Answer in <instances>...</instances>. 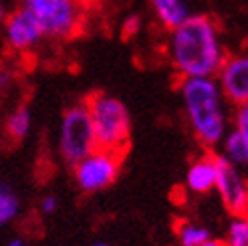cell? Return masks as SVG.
Instances as JSON below:
<instances>
[{"instance_id":"cell-10","label":"cell","mask_w":248,"mask_h":246,"mask_svg":"<svg viewBox=\"0 0 248 246\" xmlns=\"http://www.w3.org/2000/svg\"><path fill=\"white\" fill-rule=\"evenodd\" d=\"M216 182V155H204L188 168L186 186L194 194H208L214 190Z\"/></svg>"},{"instance_id":"cell-5","label":"cell","mask_w":248,"mask_h":246,"mask_svg":"<svg viewBox=\"0 0 248 246\" xmlns=\"http://www.w3.org/2000/svg\"><path fill=\"white\" fill-rule=\"evenodd\" d=\"M97 150L91 117L85 103H75L65 109L59 127V152L67 164L75 166L77 162Z\"/></svg>"},{"instance_id":"cell-3","label":"cell","mask_w":248,"mask_h":246,"mask_svg":"<svg viewBox=\"0 0 248 246\" xmlns=\"http://www.w3.org/2000/svg\"><path fill=\"white\" fill-rule=\"evenodd\" d=\"M85 105L91 117L97 147L123 155L131 135V117L127 107L107 93H93Z\"/></svg>"},{"instance_id":"cell-12","label":"cell","mask_w":248,"mask_h":246,"mask_svg":"<svg viewBox=\"0 0 248 246\" xmlns=\"http://www.w3.org/2000/svg\"><path fill=\"white\" fill-rule=\"evenodd\" d=\"M222 155L226 162H230L232 166H246L248 162V135L240 133L236 129L226 131L224 138H222Z\"/></svg>"},{"instance_id":"cell-17","label":"cell","mask_w":248,"mask_h":246,"mask_svg":"<svg viewBox=\"0 0 248 246\" xmlns=\"http://www.w3.org/2000/svg\"><path fill=\"white\" fill-rule=\"evenodd\" d=\"M234 129L248 135V105L236 107V115H234Z\"/></svg>"},{"instance_id":"cell-1","label":"cell","mask_w":248,"mask_h":246,"mask_svg":"<svg viewBox=\"0 0 248 246\" xmlns=\"http://www.w3.org/2000/svg\"><path fill=\"white\" fill-rule=\"evenodd\" d=\"M168 57L184 79H214L228 55L216 22L204 15H190L170 31Z\"/></svg>"},{"instance_id":"cell-22","label":"cell","mask_w":248,"mask_h":246,"mask_svg":"<svg viewBox=\"0 0 248 246\" xmlns=\"http://www.w3.org/2000/svg\"><path fill=\"white\" fill-rule=\"evenodd\" d=\"M6 246H24V240H22V238H12Z\"/></svg>"},{"instance_id":"cell-23","label":"cell","mask_w":248,"mask_h":246,"mask_svg":"<svg viewBox=\"0 0 248 246\" xmlns=\"http://www.w3.org/2000/svg\"><path fill=\"white\" fill-rule=\"evenodd\" d=\"M93 246H107V244H103V242H97V244H93Z\"/></svg>"},{"instance_id":"cell-19","label":"cell","mask_w":248,"mask_h":246,"mask_svg":"<svg viewBox=\"0 0 248 246\" xmlns=\"http://www.w3.org/2000/svg\"><path fill=\"white\" fill-rule=\"evenodd\" d=\"M140 31V18L138 16H129L127 20H125V27H123V32H125L127 36L129 34H135Z\"/></svg>"},{"instance_id":"cell-11","label":"cell","mask_w":248,"mask_h":246,"mask_svg":"<svg viewBox=\"0 0 248 246\" xmlns=\"http://www.w3.org/2000/svg\"><path fill=\"white\" fill-rule=\"evenodd\" d=\"M152 10L159 24H164L168 31L180 27L190 16L188 0H152Z\"/></svg>"},{"instance_id":"cell-8","label":"cell","mask_w":248,"mask_h":246,"mask_svg":"<svg viewBox=\"0 0 248 246\" xmlns=\"http://www.w3.org/2000/svg\"><path fill=\"white\" fill-rule=\"evenodd\" d=\"M216 85L232 105H246L248 101V59L246 55H230L216 73Z\"/></svg>"},{"instance_id":"cell-20","label":"cell","mask_w":248,"mask_h":246,"mask_svg":"<svg viewBox=\"0 0 248 246\" xmlns=\"http://www.w3.org/2000/svg\"><path fill=\"white\" fill-rule=\"evenodd\" d=\"M200 246H224V242L222 240H216V238H208L204 244H200Z\"/></svg>"},{"instance_id":"cell-16","label":"cell","mask_w":248,"mask_h":246,"mask_svg":"<svg viewBox=\"0 0 248 246\" xmlns=\"http://www.w3.org/2000/svg\"><path fill=\"white\" fill-rule=\"evenodd\" d=\"M224 246H248V220H246V216H234L232 218Z\"/></svg>"},{"instance_id":"cell-21","label":"cell","mask_w":248,"mask_h":246,"mask_svg":"<svg viewBox=\"0 0 248 246\" xmlns=\"http://www.w3.org/2000/svg\"><path fill=\"white\" fill-rule=\"evenodd\" d=\"M4 18H6V8H4L2 2H0V27L4 24Z\"/></svg>"},{"instance_id":"cell-4","label":"cell","mask_w":248,"mask_h":246,"mask_svg":"<svg viewBox=\"0 0 248 246\" xmlns=\"http://www.w3.org/2000/svg\"><path fill=\"white\" fill-rule=\"evenodd\" d=\"M22 6L34 16L45 39L55 41L79 34L87 18L85 0H22Z\"/></svg>"},{"instance_id":"cell-18","label":"cell","mask_w":248,"mask_h":246,"mask_svg":"<svg viewBox=\"0 0 248 246\" xmlns=\"http://www.w3.org/2000/svg\"><path fill=\"white\" fill-rule=\"evenodd\" d=\"M57 208H59L57 196H45L43 202H41V210L45 214H53V212H57Z\"/></svg>"},{"instance_id":"cell-13","label":"cell","mask_w":248,"mask_h":246,"mask_svg":"<svg viewBox=\"0 0 248 246\" xmlns=\"http://www.w3.org/2000/svg\"><path fill=\"white\" fill-rule=\"evenodd\" d=\"M31 131V111L27 107H16L6 119V135L12 141H20Z\"/></svg>"},{"instance_id":"cell-2","label":"cell","mask_w":248,"mask_h":246,"mask_svg":"<svg viewBox=\"0 0 248 246\" xmlns=\"http://www.w3.org/2000/svg\"><path fill=\"white\" fill-rule=\"evenodd\" d=\"M180 91L184 111L196 139L206 147L218 145L226 133L228 119L226 101L216 79H184Z\"/></svg>"},{"instance_id":"cell-15","label":"cell","mask_w":248,"mask_h":246,"mask_svg":"<svg viewBox=\"0 0 248 246\" xmlns=\"http://www.w3.org/2000/svg\"><path fill=\"white\" fill-rule=\"evenodd\" d=\"M178 238L182 246H200L210 238V232L196 222H182L178 230Z\"/></svg>"},{"instance_id":"cell-7","label":"cell","mask_w":248,"mask_h":246,"mask_svg":"<svg viewBox=\"0 0 248 246\" xmlns=\"http://www.w3.org/2000/svg\"><path fill=\"white\" fill-rule=\"evenodd\" d=\"M214 190L220 194L224 208L234 216H246L248 208V188L246 180L236 166L216 155V182Z\"/></svg>"},{"instance_id":"cell-14","label":"cell","mask_w":248,"mask_h":246,"mask_svg":"<svg viewBox=\"0 0 248 246\" xmlns=\"http://www.w3.org/2000/svg\"><path fill=\"white\" fill-rule=\"evenodd\" d=\"M20 212L18 194L6 184H0V226L10 224Z\"/></svg>"},{"instance_id":"cell-6","label":"cell","mask_w":248,"mask_h":246,"mask_svg":"<svg viewBox=\"0 0 248 246\" xmlns=\"http://www.w3.org/2000/svg\"><path fill=\"white\" fill-rule=\"evenodd\" d=\"M123 155L113 154V152H105V150H97L91 152L89 155H85L81 162L73 166V174H75L77 186L87 192H101L109 188L119 176Z\"/></svg>"},{"instance_id":"cell-9","label":"cell","mask_w":248,"mask_h":246,"mask_svg":"<svg viewBox=\"0 0 248 246\" xmlns=\"http://www.w3.org/2000/svg\"><path fill=\"white\" fill-rule=\"evenodd\" d=\"M4 39L10 48H15L18 53H27V51H32L34 46H39L45 36H43L41 27L36 24L34 16L22 6L15 12H10V15H6Z\"/></svg>"}]
</instances>
